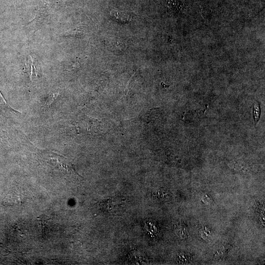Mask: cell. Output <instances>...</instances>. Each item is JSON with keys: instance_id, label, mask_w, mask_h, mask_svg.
Returning a JSON list of instances; mask_svg holds the SVG:
<instances>
[{"instance_id": "6da1fadb", "label": "cell", "mask_w": 265, "mask_h": 265, "mask_svg": "<svg viewBox=\"0 0 265 265\" xmlns=\"http://www.w3.org/2000/svg\"><path fill=\"white\" fill-rule=\"evenodd\" d=\"M185 226L181 223H178L175 227V234L180 238H184L186 236Z\"/></svg>"}, {"instance_id": "3957f363", "label": "cell", "mask_w": 265, "mask_h": 265, "mask_svg": "<svg viewBox=\"0 0 265 265\" xmlns=\"http://www.w3.org/2000/svg\"><path fill=\"white\" fill-rule=\"evenodd\" d=\"M254 116H255V117L257 118V119L258 120L259 118L258 116L259 115V110L258 109L259 108V107L256 105H254Z\"/></svg>"}, {"instance_id": "7a4b0ae2", "label": "cell", "mask_w": 265, "mask_h": 265, "mask_svg": "<svg viewBox=\"0 0 265 265\" xmlns=\"http://www.w3.org/2000/svg\"><path fill=\"white\" fill-rule=\"evenodd\" d=\"M58 94V93L56 92L52 94L50 97H49L45 102V106L49 107L53 102V101L56 98Z\"/></svg>"}]
</instances>
